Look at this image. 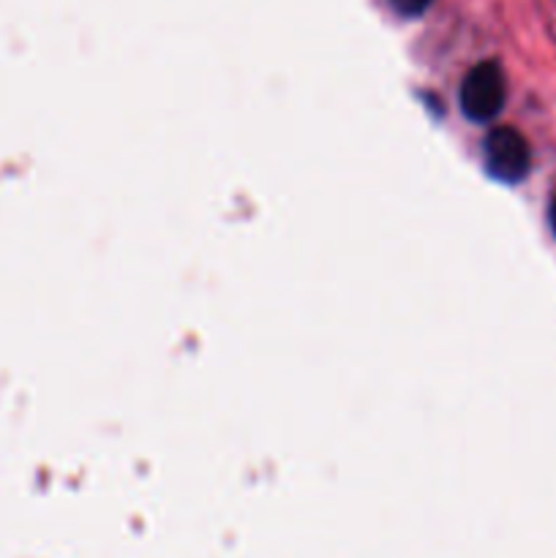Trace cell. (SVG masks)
Masks as SVG:
<instances>
[{
    "mask_svg": "<svg viewBox=\"0 0 556 558\" xmlns=\"http://www.w3.org/2000/svg\"><path fill=\"white\" fill-rule=\"evenodd\" d=\"M507 98L505 71L494 60L474 65L461 82V109L474 123H491L501 112Z\"/></svg>",
    "mask_w": 556,
    "mask_h": 558,
    "instance_id": "6da1fadb",
    "label": "cell"
},
{
    "mask_svg": "<svg viewBox=\"0 0 556 558\" xmlns=\"http://www.w3.org/2000/svg\"><path fill=\"white\" fill-rule=\"evenodd\" d=\"M529 163H532V153L521 131L505 125L485 136V167L496 180L518 183L529 172Z\"/></svg>",
    "mask_w": 556,
    "mask_h": 558,
    "instance_id": "7a4b0ae2",
    "label": "cell"
},
{
    "mask_svg": "<svg viewBox=\"0 0 556 558\" xmlns=\"http://www.w3.org/2000/svg\"><path fill=\"white\" fill-rule=\"evenodd\" d=\"M551 229H554V234H556V196H554V202H551Z\"/></svg>",
    "mask_w": 556,
    "mask_h": 558,
    "instance_id": "277c9868",
    "label": "cell"
},
{
    "mask_svg": "<svg viewBox=\"0 0 556 558\" xmlns=\"http://www.w3.org/2000/svg\"><path fill=\"white\" fill-rule=\"evenodd\" d=\"M390 3L401 16H420L434 0H390Z\"/></svg>",
    "mask_w": 556,
    "mask_h": 558,
    "instance_id": "3957f363",
    "label": "cell"
}]
</instances>
